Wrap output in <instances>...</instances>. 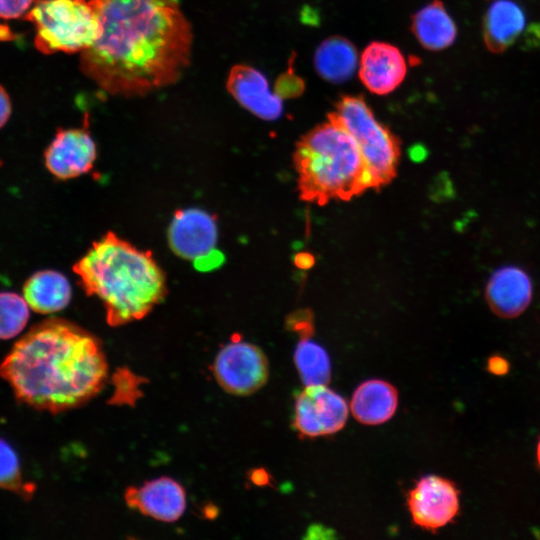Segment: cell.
Listing matches in <instances>:
<instances>
[{"label": "cell", "instance_id": "4316f807", "mask_svg": "<svg viewBox=\"0 0 540 540\" xmlns=\"http://www.w3.org/2000/svg\"><path fill=\"white\" fill-rule=\"evenodd\" d=\"M454 196L452 181L447 173H440L436 176L430 187V197L435 201H445Z\"/></svg>", "mask_w": 540, "mask_h": 540}, {"label": "cell", "instance_id": "f1b7e54d", "mask_svg": "<svg viewBox=\"0 0 540 540\" xmlns=\"http://www.w3.org/2000/svg\"><path fill=\"white\" fill-rule=\"evenodd\" d=\"M11 101L6 90L0 85V129L6 124L11 115Z\"/></svg>", "mask_w": 540, "mask_h": 540}, {"label": "cell", "instance_id": "277c9868", "mask_svg": "<svg viewBox=\"0 0 540 540\" xmlns=\"http://www.w3.org/2000/svg\"><path fill=\"white\" fill-rule=\"evenodd\" d=\"M294 162L302 199L325 204L330 199L348 200L375 188L353 137L329 120L298 142Z\"/></svg>", "mask_w": 540, "mask_h": 540}, {"label": "cell", "instance_id": "e0dca14e", "mask_svg": "<svg viewBox=\"0 0 540 540\" xmlns=\"http://www.w3.org/2000/svg\"><path fill=\"white\" fill-rule=\"evenodd\" d=\"M524 24L525 16L517 3L512 0L493 1L483 20L486 47L494 53L503 52L522 33Z\"/></svg>", "mask_w": 540, "mask_h": 540}, {"label": "cell", "instance_id": "ba28073f", "mask_svg": "<svg viewBox=\"0 0 540 540\" xmlns=\"http://www.w3.org/2000/svg\"><path fill=\"white\" fill-rule=\"evenodd\" d=\"M348 417L345 399L326 385H312L295 402L294 427L302 436L318 437L341 430Z\"/></svg>", "mask_w": 540, "mask_h": 540}, {"label": "cell", "instance_id": "4dcf8cb0", "mask_svg": "<svg viewBox=\"0 0 540 540\" xmlns=\"http://www.w3.org/2000/svg\"><path fill=\"white\" fill-rule=\"evenodd\" d=\"M525 41L530 47H540V24H534L528 29Z\"/></svg>", "mask_w": 540, "mask_h": 540}, {"label": "cell", "instance_id": "1f68e13d", "mask_svg": "<svg viewBox=\"0 0 540 540\" xmlns=\"http://www.w3.org/2000/svg\"><path fill=\"white\" fill-rule=\"evenodd\" d=\"M409 157L414 162H422L428 155V150L422 144H415L408 151Z\"/></svg>", "mask_w": 540, "mask_h": 540}, {"label": "cell", "instance_id": "603a6c76", "mask_svg": "<svg viewBox=\"0 0 540 540\" xmlns=\"http://www.w3.org/2000/svg\"><path fill=\"white\" fill-rule=\"evenodd\" d=\"M0 488L29 498L34 486L23 480L20 462L14 449L0 438Z\"/></svg>", "mask_w": 540, "mask_h": 540}, {"label": "cell", "instance_id": "4fadbf2b", "mask_svg": "<svg viewBox=\"0 0 540 540\" xmlns=\"http://www.w3.org/2000/svg\"><path fill=\"white\" fill-rule=\"evenodd\" d=\"M127 505L162 522H175L186 509V493L181 484L170 477H160L140 487L126 490Z\"/></svg>", "mask_w": 540, "mask_h": 540}, {"label": "cell", "instance_id": "d6a6232c", "mask_svg": "<svg viewBox=\"0 0 540 540\" xmlns=\"http://www.w3.org/2000/svg\"><path fill=\"white\" fill-rule=\"evenodd\" d=\"M537 460H538V464L540 466V439H539V442H538V445H537Z\"/></svg>", "mask_w": 540, "mask_h": 540}, {"label": "cell", "instance_id": "484cf974", "mask_svg": "<svg viewBox=\"0 0 540 540\" xmlns=\"http://www.w3.org/2000/svg\"><path fill=\"white\" fill-rule=\"evenodd\" d=\"M36 0H0V18L17 19L33 7Z\"/></svg>", "mask_w": 540, "mask_h": 540}, {"label": "cell", "instance_id": "3957f363", "mask_svg": "<svg viewBox=\"0 0 540 540\" xmlns=\"http://www.w3.org/2000/svg\"><path fill=\"white\" fill-rule=\"evenodd\" d=\"M85 292L97 297L110 326L148 315L166 296V277L149 251L113 232L95 241L73 266Z\"/></svg>", "mask_w": 540, "mask_h": 540}, {"label": "cell", "instance_id": "44dd1931", "mask_svg": "<svg viewBox=\"0 0 540 540\" xmlns=\"http://www.w3.org/2000/svg\"><path fill=\"white\" fill-rule=\"evenodd\" d=\"M294 362L306 386L327 385L331 378V363L325 349L319 344L301 339L294 352Z\"/></svg>", "mask_w": 540, "mask_h": 540}, {"label": "cell", "instance_id": "ffe728a7", "mask_svg": "<svg viewBox=\"0 0 540 540\" xmlns=\"http://www.w3.org/2000/svg\"><path fill=\"white\" fill-rule=\"evenodd\" d=\"M314 63L322 78L332 83H341L353 76L358 65V55L349 40L333 36L318 46Z\"/></svg>", "mask_w": 540, "mask_h": 540}, {"label": "cell", "instance_id": "7402d4cb", "mask_svg": "<svg viewBox=\"0 0 540 540\" xmlns=\"http://www.w3.org/2000/svg\"><path fill=\"white\" fill-rule=\"evenodd\" d=\"M29 305L15 292H0V339L18 335L29 319Z\"/></svg>", "mask_w": 540, "mask_h": 540}, {"label": "cell", "instance_id": "30bf717a", "mask_svg": "<svg viewBox=\"0 0 540 540\" xmlns=\"http://www.w3.org/2000/svg\"><path fill=\"white\" fill-rule=\"evenodd\" d=\"M96 144L82 128L60 129L44 152L45 166L57 179L68 180L89 172L96 160Z\"/></svg>", "mask_w": 540, "mask_h": 540}, {"label": "cell", "instance_id": "2e32d148", "mask_svg": "<svg viewBox=\"0 0 540 540\" xmlns=\"http://www.w3.org/2000/svg\"><path fill=\"white\" fill-rule=\"evenodd\" d=\"M398 404L396 388L383 380L371 379L361 383L353 393L351 411L359 422L378 425L388 421Z\"/></svg>", "mask_w": 540, "mask_h": 540}, {"label": "cell", "instance_id": "52a82bcc", "mask_svg": "<svg viewBox=\"0 0 540 540\" xmlns=\"http://www.w3.org/2000/svg\"><path fill=\"white\" fill-rule=\"evenodd\" d=\"M213 375L223 390L238 396L259 390L268 379V361L256 345L234 340L225 345L213 362Z\"/></svg>", "mask_w": 540, "mask_h": 540}, {"label": "cell", "instance_id": "d6986e66", "mask_svg": "<svg viewBox=\"0 0 540 540\" xmlns=\"http://www.w3.org/2000/svg\"><path fill=\"white\" fill-rule=\"evenodd\" d=\"M411 29L420 44L431 51L447 48L457 35L456 25L440 0H433L415 13Z\"/></svg>", "mask_w": 540, "mask_h": 540}, {"label": "cell", "instance_id": "5b68a950", "mask_svg": "<svg viewBox=\"0 0 540 540\" xmlns=\"http://www.w3.org/2000/svg\"><path fill=\"white\" fill-rule=\"evenodd\" d=\"M25 19L34 24V44L44 54L82 52L98 33L90 0H36Z\"/></svg>", "mask_w": 540, "mask_h": 540}, {"label": "cell", "instance_id": "7a4b0ae2", "mask_svg": "<svg viewBox=\"0 0 540 540\" xmlns=\"http://www.w3.org/2000/svg\"><path fill=\"white\" fill-rule=\"evenodd\" d=\"M0 375L21 403L56 413L96 396L107 380L108 364L93 334L49 318L15 343L0 364Z\"/></svg>", "mask_w": 540, "mask_h": 540}, {"label": "cell", "instance_id": "6da1fadb", "mask_svg": "<svg viewBox=\"0 0 540 540\" xmlns=\"http://www.w3.org/2000/svg\"><path fill=\"white\" fill-rule=\"evenodd\" d=\"M98 21L80 69L101 90L138 97L171 85L189 66L193 33L178 0H90Z\"/></svg>", "mask_w": 540, "mask_h": 540}, {"label": "cell", "instance_id": "5bb4252c", "mask_svg": "<svg viewBox=\"0 0 540 540\" xmlns=\"http://www.w3.org/2000/svg\"><path fill=\"white\" fill-rule=\"evenodd\" d=\"M406 59L401 51L385 42H372L363 51L359 77L365 87L378 95L394 91L404 80Z\"/></svg>", "mask_w": 540, "mask_h": 540}, {"label": "cell", "instance_id": "8992f818", "mask_svg": "<svg viewBox=\"0 0 540 540\" xmlns=\"http://www.w3.org/2000/svg\"><path fill=\"white\" fill-rule=\"evenodd\" d=\"M328 119L353 137L375 188L394 178L400 156L399 141L387 127L377 121L361 96H343Z\"/></svg>", "mask_w": 540, "mask_h": 540}, {"label": "cell", "instance_id": "ac0fdd59", "mask_svg": "<svg viewBox=\"0 0 540 540\" xmlns=\"http://www.w3.org/2000/svg\"><path fill=\"white\" fill-rule=\"evenodd\" d=\"M71 295L68 279L55 270L38 271L23 286V297L29 307L41 314L63 310L69 304Z\"/></svg>", "mask_w": 540, "mask_h": 540}, {"label": "cell", "instance_id": "cb8c5ba5", "mask_svg": "<svg viewBox=\"0 0 540 540\" xmlns=\"http://www.w3.org/2000/svg\"><path fill=\"white\" fill-rule=\"evenodd\" d=\"M305 88L304 81L289 68L287 72L281 74L275 83V93L282 99L295 98L300 96Z\"/></svg>", "mask_w": 540, "mask_h": 540}, {"label": "cell", "instance_id": "7c38bea8", "mask_svg": "<svg viewBox=\"0 0 540 540\" xmlns=\"http://www.w3.org/2000/svg\"><path fill=\"white\" fill-rule=\"evenodd\" d=\"M533 285L521 267L506 265L496 269L485 287V299L498 317L511 319L521 315L530 305Z\"/></svg>", "mask_w": 540, "mask_h": 540}, {"label": "cell", "instance_id": "8fae6325", "mask_svg": "<svg viewBox=\"0 0 540 540\" xmlns=\"http://www.w3.org/2000/svg\"><path fill=\"white\" fill-rule=\"evenodd\" d=\"M168 240L172 251L181 258L197 261L215 251L217 226L207 212L185 209L175 213L169 230Z\"/></svg>", "mask_w": 540, "mask_h": 540}, {"label": "cell", "instance_id": "9c48e42d", "mask_svg": "<svg viewBox=\"0 0 540 540\" xmlns=\"http://www.w3.org/2000/svg\"><path fill=\"white\" fill-rule=\"evenodd\" d=\"M407 504L414 523L435 532L458 516L459 490L449 479L426 475L409 491Z\"/></svg>", "mask_w": 540, "mask_h": 540}, {"label": "cell", "instance_id": "f546056e", "mask_svg": "<svg viewBox=\"0 0 540 540\" xmlns=\"http://www.w3.org/2000/svg\"><path fill=\"white\" fill-rule=\"evenodd\" d=\"M294 263L300 269H309L314 265L315 259L310 253L300 252L295 255Z\"/></svg>", "mask_w": 540, "mask_h": 540}, {"label": "cell", "instance_id": "9a60e30c", "mask_svg": "<svg viewBox=\"0 0 540 540\" xmlns=\"http://www.w3.org/2000/svg\"><path fill=\"white\" fill-rule=\"evenodd\" d=\"M227 89L241 106L261 119L275 120L282 114L281 98L270 91L265 76L251 66H234L228 75Z\"/></svg>", "mask_w": 540, "mask_h": 540}, {"label": "cell", "instance_id": "83f0119b", "mask_svg": "<svg viewBox=\"0 0 540 540\" xmlns=\"http://www.w3.org/2000/svg\"><path fill=\"white\" fill-rule=\"evenodd\" d=\"M487 369L494 375H504L509 370V363L503 357L494 355L488 359Z\"/></svg>", "mask_w": 540, "mask_h": 540}, {"label": "cell", "instance_id": "d4e9b609", "mask_svg": "<svg viewBox=\"0 0 540 540\" xmlns=\"http://www.w3.org/2000/svg\"><path fill=\"white\" fill-rule=\"evenodd\" d=\"M287 328L300 335L301 339L309 338L314 331L313 315L309 309L293 312L286 320Z\"/></svg>", "mask_w": 540, "mask_h": 540}]
</instances>
